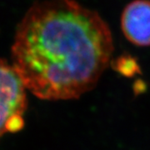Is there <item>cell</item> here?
<instances>
[{
  "label": "cell",
  "mask_w": 150,
  "mask_h": 150,
  "mask_svg": "<svg viewBox=\"0 0 150 150\" xmlns=\"http://www.w3.org/2000/svg\"><path fill=\"white\" fill-rule=\"evenodd\" d=\"M112 50L110 29L95 11L74 0H43L19 23L12 59L35 96L64 100L95 87Z\"/></svg>",
  "instance_id": "cell-1"
},
{
  "label": "cell",
  "mask_w": 150,
  "mask_h": 150,
  "mask_svg": "<svg viewBox=\"0 0 150 150\" xmlns=\"http://www.w3.org/2000/svg\"><path fill=\"white\" fill-rule=\"evenodd\" d=\"M1 134L17 133L24 126L23 115L27 108L25 88L13 64L1 60Z\"/></svg>",
  "instance_id": "cell-2"
},
{
  "label": "cell",
  "mask_w": 150,
  "mask_h": 150,
  "mask_svg": "<svg viewBox=\"0 0 150 150\" xmlns=\"http://www.w3.org/2000/svg\"><path fill=\"white\" fill-rule=\"evenodd\" d=\"M121 28L129 42L137 46H150V0H134L126 6Z\"/></svg>",
  "instance_id": "cell-3"
},
{
  "label": "cell",
  "mask_w": 150,
  "mask_h": 150,
  "mask_svg": "<svg viewBox=\"0 0 150 150\" xmlns=\"http://www.w3.org/2000/svg\"><path fill=\"white\" fill-rule=\"evenodd\" d=\"M118 69L120 72H122L126 75H129V74L134 72V69H137V65L135 64V61L129 58H121L118 59Z\"/></svg>",
  "instance_id": "cell-4"
}]
</instances>
